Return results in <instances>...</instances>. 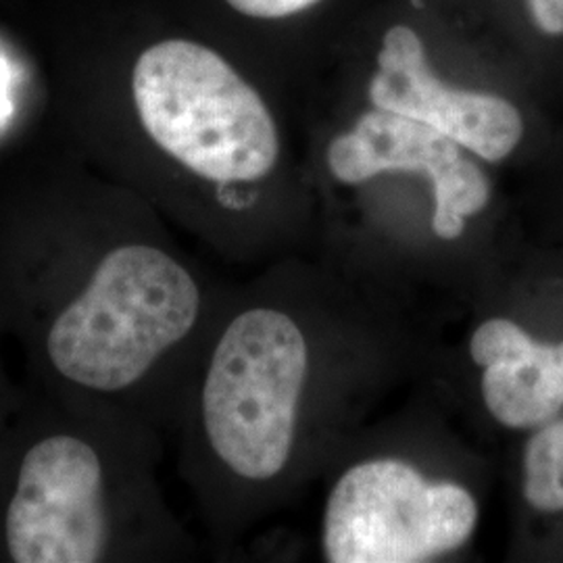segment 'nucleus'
<instances>
[{
    "mask_svg": "<svg viewBox=\"0 0 563 563\" xmlns=\"http://www.w3.org/2000/svg\"><path fill=\"white\" fill-rule=\"evenodd\" d=\"M132 92L146 134L202 180L251 184L274 172L276 121L260 92L216 51L159 42L136 60Z\"/></svg>",
    "mask_w": 563,
    "mask_h": 563,
    "instance_id": "7ed1b4c3",
    "label": "nucleus"
},
{
    "mask_svg": "<svg viewBox=\"0 0 563 563\" xmlns=\"http://www.w3.org/2000/svg\"><path fill=\"white\" fill-rule=\"evenodd\" d=\"M530 15L549 36L563 34V0H528Z\"/></svg>",
    "mask_w": 563,
    "mask_h": 563,
    "instance_id": "9b49d317",
    "label": "nucleus"
},
{
    "mask_svg": "<svg viewBox=\"0 0 563 563\" xmlns=\"http://www.w3.org/2000/svg\"><path fill=\"white\" fill-rule=\"evenodd\" d=\"M328 169L342 184L380 174H422L432 186V234L462 241L467 222L490 202V180L462 144L422 121L374 107L328 146Z\"/></svg>",
    "mask_w": 563,
    "mask_h": 563,
    "instance_id": "423d86ee",
    "label": "nucleus"
},
{
    "mask_svg": "<svg viewBox=\"0 0 563 563\" xmlns=\"http://www.w3.org/2000/svg\"><path fill=\"white\" fill-rule=\"evenodd\" d=\"M467 355L481 369V399L495 422L530 430L560 416L563 341H537L509 318H488L470 334Z\"/></svg>",
    "mask_w": 563,
    "mask_h": 563,
    "instance_id": "6e6552de",
    "label": "nucleus"
},
{
    "mask_svg": "<svg viewBox=\"0 0 563 563\" xmlns=\"http://www.w3.org/2000/svg\"><path fill=\"white\" fill-rule=\"evenodd\" d=\"M102 465L76 437H51L21 463L7 511V547L18 563H95L104 553Z\"/></svg>",
    "mask_w": 563,
    "mask_h": 563,
    "instance_id": "39448f33",
    "label": "nucleus"
},
{
    "mask_svg": "<svg viewBox=\"0 0 563 563\" xmlns=\"http://www.w3.org/2000/svg\"><path fill=\"white\" fill-rule=\"evenodd\" d=\"M320 365V339L302 313L262 305L225 325L207 367L201 416L207 443L234 476L272 483L301 453Z\"/></svg>",
    "mask_w": 563,
    "mask_h": 563,
    "instance_id": "f257e3e1",
    "label": "nucleus"
},
{
    "mask_svg": "<svg viewBox=\"0 0 563 563\" xmlns=\"http://www.w3.org/2000/svg\"><path fill=\"white\" fill-rule=\"evenodd\" d=\"M369 99L378 109L439 130L484 162H504L522 142L520 111L490 92L443 86L420 34L409 25H395L384 34Z\"/></svg>",
    "mask_w": 563,
    "mask_h": 563,
    "instance_id": "0eeeda50",
    "label": "nucleus"
},
{
    "mask_svg": "<svg viewBox=\"0 0 563 563\" xmlns=\"http://www.w3.org/2000/svg\"><path fill=\"white\" fill-rule=\"evenodd\" d=\"M478 522L467 484L402 455H369L330 486L320 544L330 563L437 562L462 551Z\"/></svg>",
    "mask_w": 563,
    "mask_h": 563,
    "instance_id": "20e7f679",
    "label": "nucleus"
},
{
    "mask_svg": "<svg viewBox=\"0 0 563 563\" xmlns=\"http://www.w3.org/2000/svg\"><path fill=\"white\" fill-rule=\"evenodd\" d=\"M201 311V288L162 249L111 251L53 323L46 349L60 376L101 393L123 390L184 341Z\"/></svg>",
    "mask_w": 563,
    "mask_h": 563,
    "instance_id": "f03ea898",
    "label": "nucleus"
},
{
    "mask_svg": "<svg viewBox=\"0 0 563 563\" xmlns=\"http://www.w3.org/2000/svg\"><path fill=\"white\" fill-rule=\"evenodd\" d=\"M242 15L257 20H280L313 7L320 0H225Z\"/></svg>",
    "mask_w": 563,
    "mask_h": 563,
    "instance_id": "9d476101",
    "label": "nucleus"
},
{
    "mask_svg": "<svg viewBox=\"0 0 563 563\" xmlns=\"http://www.w3.org/2000/svg\"><path fill=\"white\" fill-rule=\"evenodd\" d=\"M522 495L544 514L563 511V418L537 428L523 449Z\"/></svg>",
    "mask_w": 563,
    "mask_h": 563,
    "instance_id": "1a4fd4ad",
    "label": "nucleus"
}]
</instances>
